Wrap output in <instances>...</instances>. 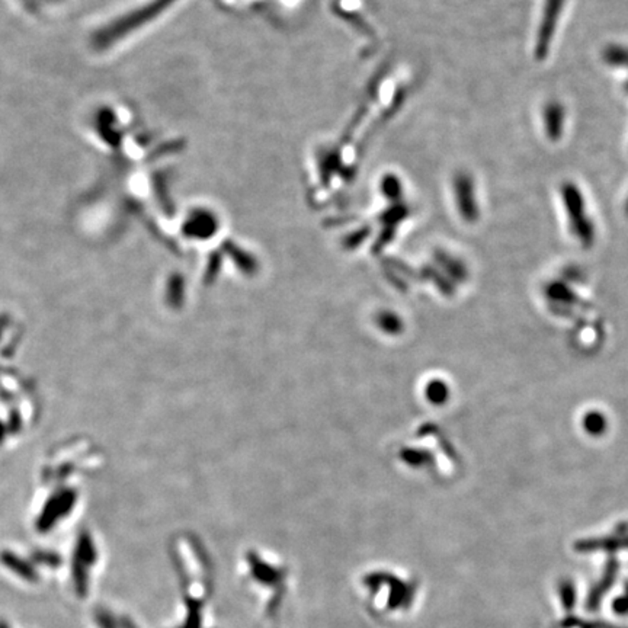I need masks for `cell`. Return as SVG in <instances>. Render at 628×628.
Segmentation results:
<instances>
[{
	"label": "cell",
	"mask_w": 628,
	"mask_h": 628,
	"mask_svg": "<svg viewBox=\"0 0 628 628\" xmlns=\"http://www.w3.org/2000/svg\"><path fill=\"white\" fill-rule=\"evenodd\" d=\"M604 423H605L604 419L597 413L587 416V419H586V427L589 429V432H593V434L601 432V429L604 427Z\"/></svg>",
	"instance_id": "cell-4"
},
{
	"label": "cell",
	"mask_w": 628,
	"mask_h": 628,
	"mask_svg": "<svg viewBox=\"0 0 628 628\" xmlns=\"http://www.w3.org/2000/svg\"><path fill=\"white\" fill-rule=\"evenodd\" d=\"M4 563H5L9 569H12L14 573H16L18 576H21V578H23V579H26V580H29V582H34V580L38 579L37 573L31 569V566H29L28 563H25V561H21V560H19L16 555H14V554H6V555H4Z\"/></svg>",
	"instance_id": "cell-2"
},
{
	"label": "cell",
	"mask_w": 628,
	"mask_h": 628,
	"mask_svg": "<svg viewBox=\"0 0 628 628\" xmlns=\"http://www.w3.org/2000/svg\"><path fill=\"white\" fill-rule=\"evenodd\" d=\"M0 628H8V625L4 624V622H0Z\"/></svg>",
	"instance_id": "cell-5"
},
{
	"label": "cell",
	"mask_w": 628,
	"mask_h": 628,
	"mask_svg": "<svg viewBox=\"0 0 628 628\" xmlns=\"http://www.w3.org/2000/svg\"><path fill=\"white\" fill-rule=\"evenodd\" d=\"M96 622L101 628H115V619L112 618V615L110 612H107L105 610H97L96 611Z\"/></svg>",
	"instance_id": "cell-3"
},
{
	"label": "cell",
	"mask_w": 628,
	"mask_h": 628,
	"mask_svg": "<svg viewBox=\"0 0 628 628\" xmlns=\"http://www.w3.org/2000/svg\"><path fill=\"white\" fill-rule=\"evenodd\" d=\"M95 563V550L82 545L76 554L73 565V580L79 597H85L87 590V568Z\"/></svg>",
	"instance_id": "cell-1"
}]
</instances>
